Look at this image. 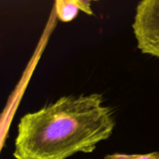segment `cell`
<instances>
[{
    "label": "cell",
    "instance_id": "1",
    "mask_svg": "<svg viewBox=\"0 0 159 159\" xmlns=\"http://www.w3.org/2000/svg\"><path fill=\"white\" fill-rule=\"evenodd\" d=\"M116 126L113 109L102 95L61 97L22 116L14 144L16 159H66L91 153Z\"/></svg>",
    "mask_w": 159,
    "mask_h": 159
},
{
    "label": "cell",
    "instance_id": "2",
    "mask_svg": "<svg viewBox=\"0 0 159 159\" xmlns=\"http://www.w3.org/2000/svg\"><path fill=\"white\" fill-rule=\"evenodd\" d=\"M132 29L141 52L159 58V0L138 3Z\"/></svg>",
    "mask_w": 159,
    "mask_h": 159
},
{
    "label": "cell",
    "instance_id": "3",
    "mask_svg": "<svg viewBox=\"0 0 159 159\" xmlns=\"http://www.w3.org/2000/svg\"><path fill=\"white\" fill-rule=\"evenodd\" d=\"M90 2L79 1V0H58L55 2L56 13L60 20L63 22H69L74 20L78 15L79 10L85 13L93 14Z\"/></svg>",
    "mask_w": 159,
    "mask_h": 159
},
{
    "label": "cell",
    "instance_id": "4",
    "mask_svg": "<svg viewBox=\"0 0 159 159\" xmlns=\"http://www.w3.org/2000/svg\"><path fill=\"white\" fill-rule=\"evenodd\" d=\"M104 159H159V152L148 154L113 153L106 155Z\"/></svg>",
    "mask_w": 159,
    "mask_h": 159
}]
</instances>
